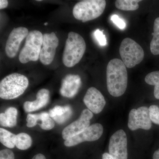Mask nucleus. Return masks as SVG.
<instances>
[{"label": "nucleus", "instance_id": "f257e3e1", "mask_svg": "<svg viewBox=\"0 0 159 159\" xmlns=\"http://www.w3.org/2000/svg\"><path fill=\"white\" fill-rule=\"evenodd\" d=\"M122 61L111 60L107 67V84L109 93L113 97H121L126 91L128 83L127 70Z\"/></svg>", "mask_w": 159, "mask_h": 159}, {"label": "nucleus", "instance_id": "f03ea898", "mask_svg": "<svg viewBox=\"0 0 159 159\" xmlns=\"http://www.w3.org/2000/svg\"><path fill=\"white\" fill-rule=\"evenodd\" d=\"M86 48L83 38L77 33L71 31L68 35L62 55V62L67 67L77 65L82 58Z\"/></svg>", "mask_w": 159, "mask_h": 159}, {"label": "nucleus", "instance_id": "7ed1b4c3", "mask_svg": "<svg viewBox=\"0 0 159 159\" xmlns=\"http://www.w3.org/2000/svg\"><path fill=\"white\" fill-rule=\"evenodd\" d=\"M29 85V80L25 75L13 73L9 74L0 82V97L11 100L24 93Z\"/></svg>", "mask_w": 159, "mask_h": 159}, {"label": "nucleus", "instance_id": "20e7f679", "mask_svg": "<svg viewBox=\"0 0 159 159\" xmlns=\"http://www.w3.org/2000/svg\"><path fill=\"white\" fill-rule=\"evenodd\" d=\"M104 0H85L77 2L74 6L73 14L77 20L84 23L97 19L105 10Z\"/></svg>", "mask_w": 159, "mask_h": 159}, {"label": "nucleus", "instance_id": "39448f33", "mask_svg": "<svg viewBox=\"0 0 159 159\" xmlns=\"http://www.w3.org/2000/svg\"><path fill=\"white\" fill-rule=\"evenodd\" d=\"M43 43V34L40 31L33 30L29 32L25 46L20 52V62L25 64L30 61H37L39 58Z\"/></svg>", "mask_w": 159, "mask_h": 159}, {"label": "nucleus", "instance_id": "423d86ee", "mask_svg": "<svg viewBox=\"0 0 159 159\" xmlns=\"http://www.w3.org/2000/svg\"><path fill=\"white\" fill-rule=\"evenodd\" d=\"M119 54L122 61L128 68H132L139 64L144 57V51L142 47L129 38L122 41L119 48Z\"/></svg>", "mask_w": 159, "mask_h": 159}, {"label": "nucleus", "instance_id": "0eeeda50", "mask_svg": "<svg viewBox=\"0 0 159 159\" xmlns=\"http://www.w3.org/2000/svg\"><path fill=\"white\" fill-rule=\"evenodd\" d=\"M109 153L115 159H127V139L126 133L119 129L111 136L108 147Z\"/></svg>", "mask_w": 159, "mask_h": 159}, {"label": "nucleus", "instance_id": "6e6552de", "mask_svg": "<svg viewBox=\"0 0 159 159\" xmlns=\"http://www.w3.org/2000/svg\"><path fill=\"white\" fill-rule=\"evenodd\" d=\"M152 122L149 109L146 107H141L137 109H133L129 112L128 126L131 130L139 129L149 130L152 127Z\"/></svg>", "mask_w": 159, "mask_h": 159}, {"label": "nucleus", "instance_id": "1a4fd4ad", "mask_svg": "<svg viewBox=\"0 0 159 159\" xmlns=\"http://www.w3.org/2000/svg\"><path fill=\"white\" fill-rule=\"evenodd\" d=\"M93 116V112L89 110L85 109L83 110L79 119L64 129L62 132L63 139L66 141L71 139L88 128Z\"/></svg>", "mask_w": 159, "mask_h": 159}, {"label": "nucleus", "instance_id": "9d476101", "mask_svg": "<svg viewBox=\"0 0 159 159\" xmlns=\"http://www.w3.org/2000/svg\"><path fill=\"white\" fill-rule=\"evenodd\" d=\"M59 40L54 32L43 34V43L39 59L43 64H51L54 60Z\"/></svg>", "mask_w": 159, "mask_h": 159}, {"label": "nucleus", "instance_id": "9b49d317", "mask_svg": "<svg viewBox=\"0 0 159 159\" xmlns=\"http://www.w3.org/2000/svg\"><path fill=\"white\" fill-rule=\"evenodd\" d=\"M103 132L102 125L99 123L92 124L81 133L71 139L66 140L64 145L66 147H71L82 142H94L100 139Z\"/></svg>", "mask_w": 159, "mask_h": 159}, {"label": "nucleus", "instance_id": "f8f14e48", "mask_svg": "<svg viewBox=\"0 0 159 159\" xmlns=\"http://www.w3.org/2000/svg\"><path fill=\"white\" fill-rule=\"evenodd\" d=\"M29 33V30L23 27L14 28L11 31L6 42L5 48L8 57L13 58L16 56L21 43L27 37Z\"/></svg>", "mask_w": 159, "mask_h": 159}, {"label": "nucleus", "instance_id": "ddd939ff", "mask_svg": "<svg viewBox=\"0 0 159 159\" xmlns=\"http://www.w3.org/2000/svg\"><path fill=\"white\" fill-rule=\"evenodd\" d=\"M83 101L89 110L96 114L102 111L106 103L102 94L94 87H91L88 89Z\"/></svg>", "mask_w": 159, "mask_h": 159}, {"label": "nucleus", "instance_id": "4468645a", "mask_svg": "<svg viewBox=\"0 0 159 159\" xmlns=\"http://www.w3.org/2000/svg\"><path fill=\"white\" fill-rule=\"evenodd\" d=\"M81 84V78L79 75L68 74L62 79L60 93L63 97L73 98L78 93Z\"/></svg>", "mask_w": 159, "mask_h": 159}, {"label": "nucleus", "instance_id": "2eb2a0df", "mask_svg": "<svg viewBox=\"0 0 159 159\" xmlns=\"http://www.w3.org/2000/svg\"><path fill=\"white\" fill-rule=\"evenodd\" d=\"M50 99V92L47 89H43L38 91L36 94V100L26 101L24 103L23 108L26 112L34 111L45 106Z\"/></svg>", "mask_w": 159, "mask_h": 159}, {"label": "nucleus", "instance_id": "dca6fc26", "mask_svg": "<svg viewBox=\"0 0 159 159\" xmlns=\"http://www.w3.org/2000/svg\"><path fill=\"white\" fill-rule=\"evenodd\" d=\"M72 108L69 105L56 106L49 111V115L55 122L59 124L65 122L72 116Z\"/></svg>", "mask_w": 159, "mask_h": 159}, {"label": "nucleus", "instance_id": "f3484780", "mask_svg": "<svg viewBox=\"0 0 159 159\" xmlns=\"http://www.w3.org/2000/svg\"><path fill=\"white\" fill-rule=\"evenodd\" d=\"M17 110L14 107L7 108L0 114V124L4 127L12 128L17 124Z\"/></svg>", "mask_w": 159, "mask_h": 159}, {"label": "nucleus", "instance_id": "a211bd4d", "mask_svg": "<svg viewBox=\"0 0 159 159\" xmlns=\"http://www.w3.org/2000/svg\"><path fill=\"white\" fill-rule=\"evenodd\" d=\"M16 136L5 129L0 128V142L7 148H14L16 146Z\"/></svg>", "mask_w": 159, "mask_h": 159}, {"label": "nucleus", "instance_id": "6ab92c4d", "mask_svg": "<svg viewBox=\"0 0 159 159\" xmlns=\"http://www.w3.org/2000/svg\"><path fill=\"white\" fill-rule=\"evenodd\" d=\"M153 38L150 43V51L153 55L159 54V17L155 20L153 25Z\"/></svg>", "mask_w": 159, "mask_h": 159}, {"label": "nucleus", "instance_id": "aec40b11", "mask_svg": "<svg viewBox=\"0 0 159 159\" xmlns=\"http://www.w3.org/2000/svg\"><path fill=\"white\" fill-rule=\"evenodd\" d=\"M32 144V139L28 134L20 133L16 135V146L20 150H25L29 149Z\"/></svg>", "mask_w": 159, "mask_h": 159}, {"label": "nucleus", "instance_id": "412c9836", "mask_svg": "<svg viewBox=\"0 0 159 159\" xmlns=\"http://www.w3.org/2000/svg\"><path fill=\"white\" fill-rule=\"evenodd\" d=\"M140 0H117L115 6L117 9L123 11H135L139 9Z\"/></svg>", "mask_w": 159, "mask_h": 159}, {"label": "nucleus", "instance_id": "4be33fe9", "mask_svg": "<svg viewBox=\"0 0 159 159\" xmlns=\"http://www.w3.org/2000/svg\"><path fill=\"white\" fill-rule=\"evenodd\" d=\"M145 80L147 84L154 86V95L157 99H159V71H154L147 74Z\"/></svg>", "mask_w": 159, "mask_h": 159}, {"label": "nucleus", "instance_id": "5701e85b", "mask_svg": "<svg viewBox=\"0 0 159 159\" xmlns=\"http://www.w3.org/2000/svg\"><path fill=\"white\" fill-rule=\"evenodd\" d=\"M48 116L50 115L47 112H43L39 114H29L26 118V125L29 128L34 127L37 125L38 121H42L45 118Z\"/></svg>", "mask_w": 159, "mask_h": 159}, {"label": "nucleus", "instance_id": "b1692460", "mask_svg": "<svg viewBox=\"0 0 159 159\" xmlns=\"http://www.w3.org/2000/svg\"><path fill=\"white\" fill-rule=\"evenodd\" d=\"M149 116L152 122L159 125V107L157 106H150L149 108Z\"/></svg>", "mask_w": 159, "mask_h": 159}, {"label": "nucleus", "instance_id": "393cba45", "mask_svg": "<svg viewBox=\"0 0 159 159\" xmlns=\"http://www.w3.org/2000/svg\"><path fill=\"white\" fill-rule=\"evenodd\" d=\"M39 125L43 129L49 130L54 128L55 126V122L54 119L50 118V116H48L43 119Z\"/></svg>", "mask_w": 159, "mask_h": 159}, {"label": "nucleus", "instance_id": "a878e982", "mask_svg": "<svg viewBox=\"0 0 159 159\" xmlns=\"http://www.w3.org/2000/svg\"><path fill=\"white\" fill-rule=\"evenodd\" d=\"M103 31L97 29L94 32V36L100 46H104L107 44V39L105 35L103 33Z\"/></svg>", "mask_w": 159, "mask_h": 159}, {"label": "nucleus", "instance_id": "bb28decb", "mask_svg": "<svg viewBox=\"0 0 159 159\" xmlns=\"http://www.w3.org/2000/svg\"><path fill=\"white\" fill-rule=\"evenodd\" d=\"M112 21L120 29H125L126 24L125 22L121 18H120L117 15H114L111 18Z\"/></svg>", "mask_w": 159, "mask_h": 159}, {"label": "nucleus", "instance_id": "cd10ccee", "mask_svg": "<svg viewBox=\"0 0 159 159\" xmlns=\"http://www.w3.org/2000/svg\"><path fill=\"white\" fill-rule=\"evenodd\" d=\"M0 159H15L14 154L9 149H4L0 151Z\"/></svg>", "mask_w": 159, "mask_h": 159}, {"label": "nucleus", "instance_id": "c85d7f7f", "mask_svg": "<svg viewBox=\"0 0 159 159\" xmlns=\"http://www.w3.org/2000/svg\"><path fill=\"white\" fill-rule=\"evenodd\" d=\"M8 1L7 0H1L0 1V9H6L8 6Z\"/></svg>", "mask_w": 159, "mask_h": 159}, {"label": "nucleus", "instance_id": "c756f323", "mask_svg": "<svg viewBox=\"0 0 159 159\" xmlns=\"http://www.w3.org/2000/svg\"><path fill=\"white\" fill-rule=\"evenodd\" d=\"M32 159H47L44 155L41 153H39L35 155L33 157Z\"/></svg>", "mask_w": 159, "mask_h": 159}, {"label": "nucleus", "instance_id": "7c9ffc66", "mask_svg": "<svg viewBox=\"0 0 159 159\" xmlns=\"http://www.w3.org/2000/svg\"><path fill=\"white\" fill-rule=\"evenodd\" d=\"M102 159H115L109 153L105 152L102 154Z\"/></svg>", "mask_w": 159, "mask_h": 159}, {"label": "nucleus", "instance_id": "2f4dec72", "mask_svg": "<svg viewBox=\"0 0 159 159\" xmlns=\"http://www.w3.org/2000/svg\"><path fill=\"white\" fill-rule=\"evenodd\" d=\"M152 159H159V148L154 152Z\"/></svg>", "mask_w": 159, "mask_h": 159}, {"label": "nucleus", "instance_id": "473e14b6", "mask_svg": "<svg viewBox=\"0 0 159 159\" xmlns=\"http://www.w3.org/2000/svg\"><path fill=\"white\" fill-rule=\"evenodd\" d=\"M48 23H45V24H44V25H48Z\"/></svg>", "mask_w": 159, "mask_h": 159}]
</instances>
